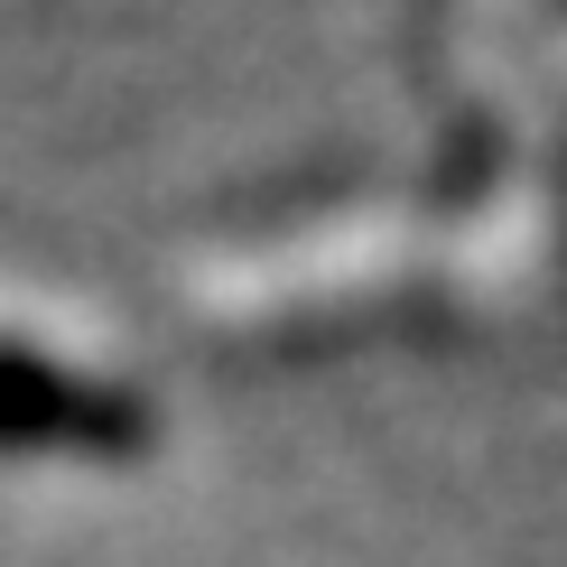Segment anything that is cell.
Here are the masks:
<instances>
[{
	"label": "cell",
	"instance_id": "obj_1",
	"mask_svg": "<svg viewBox=\"0 0 567 567\" xmlns=\"http://www.w3.org/2000/svg\"><path fill=\"white\" fill-rule=\"evenodd\" d=\"M140 429V372L75 307L0 289V446H122Z\"/></svg>",
	"mask_w": 567,
	"mask_h": 567
},
{
	"label": "cell",
	"instance_id": "obj_2",
	"mask_svg": "<svg viewBox=\"0 0 567 567\" xmlns=\"http://www.w3.org/2000/svg\"><path fill=\"white\" fill-rule=\"evenodd\" d=\"M484 10H539V0H484Z\"/></svg>",
	"mask_w": 567,
	"mask_h": 567
}]
</instances>
